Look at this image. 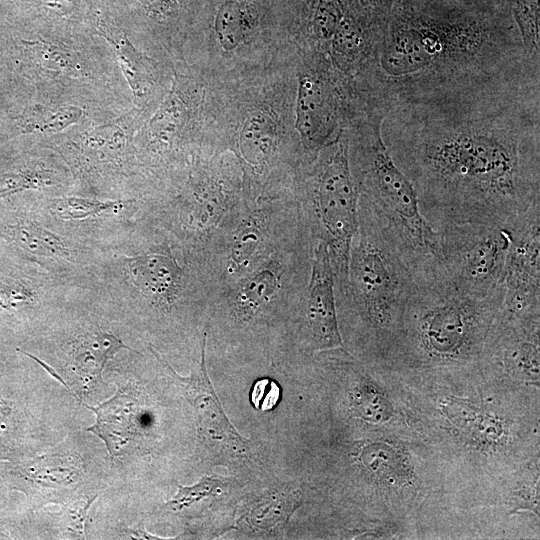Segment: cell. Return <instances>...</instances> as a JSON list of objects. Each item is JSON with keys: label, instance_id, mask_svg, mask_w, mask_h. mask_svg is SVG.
Wrapping results in <instances>:
<instances>
[{"label": "cell", "instance_id": "6da1fadb", "mask_svg": "<svg viewBox=\"0 0 540 540\" xmlns=\"http://www.w3.org/2000/svg\"><path fill=\"white\" fill-rule=\"evenodd\" d=\"M403 158L420 212L435 230L510 225L540 205L538 153L513 138L459 129L423 140Z\"/></svg>", "mask_w": 540, "mask_h": 540}, {"label": "cell", "instance_id": "7a4b0ae2", "mask_svg": "<svg viewBox=\"0 0 540 540\" xmlns=\"http://www.w3.org/2000/svg\"><path fill=\"white\" fill-rule=\"evenodd\" d=\"M436 231L440 264L455 286L480 298L504 293L509 225L460 223Z\"/></svg>", "mask_w": 540, "mask_h": 540}, {"label": "cell", "instance_id": "3957f363", "mask_svg": "<svg viewBox=\"0 0 540 540\" xmlns=\"http://www.w3.org/2000/svg\"><path fill=\"white\" fill-rule=\"evenodd\" d=\"M363 184L369 202L418 259H439V234L420 212L416 191L395 163L379 134L365 154Z\"/></svg>", "mask_w": 540, "mask_h": 540}, {"label": "cell", "instance_id": "277c9868", "mask_svg": "<svg viewBox=\"0 0 540 540\" xmlns=\"http://www.w3.org/2000/svg\"><path fill=\"white\" fill-rule=\"evenodd\" d=\"M358 187L344 144L325 157L315 190V214L319 233L327 243L336 288L347 280L350 245L358 228Z\"/></svg>", "mask_w": 540, "mask_h": 540}, {"label": "cell", "instance_id": "5b68a950", "mask_svg": "<svg viewBox=\"0 0 540 540\" xmlns=\"http://www.w3.org/2000/svg\"><path fill=\"white\" fill-rule=\"evenodd\" d=\"M540 205L511 225L506 261L505 291L501 310L511 316L539 315Z\"/></svg>", "mask_w": 540, "mask_h": 540}, {"label": "cell", "instance_id": "8992f818", "mask_svg": "<svg viewBox=\"0 0 540 540\" xmlns=\"http://www.w3.org/2000/svg\"><path fill=\"white\" fill-rule=\"evenodd\" d=\"M205 340L204 337L199 368L189 378L177 379L185 398L196 412L199 433L212 455L225 460L246 459L250 443L229 422L208 378L204 356Z\"/></svg>", "mask_w": 540, "mask_h": 540}, {"label": "cell", "instance_id": "52a82bcc", "mask_svg": "<svg viewBox=\"0 0 540 540\" xmlns=\"http://www.w3.org/2000/svg\"><path fill=\"white\" fill-rule=\"evenodd\" d=\"M307 318L310 330L319 348L333 349L342 346L338 329L334 274L328 245L319 240L313 257Z\"/></svg>", "mask_w": 540, "mask_h": 540}, {"label": "cell", "instance_id": "ba28073f", "mask_svg": "<svg viewBox=\"0 0 540 540\" xmlns=\"http://www.w3.org/2000/svg\"><path fill=\"white\" fill-rule=\"evenodd\" d=\"M441 49L433 32L403 28L393 32L382 53V66L393 76L410 74L429 65Z\"/></svg>", "mask_w": 540, "mask_h": 540}, {"label": "cell", "instance_id": "9c48e42d", "mask_svg": "<svg viewBox=\"0 0 540 540\" xmlns=\"http://www.w3.org/2000/svg\"><path fill=\"white\" fill-rule=\"evenodd\" d=\"M334 110L322 84L303 77L298 92L296 128L310 144H321L334 128Z\"/></svg>", "mask_w": 540, "mask_h": 540}, {"label": "cell", "instance_id": "30bf717a", "mask_svg": "<svg viewBox=\"0 0 540 540\" xmlns=\"http://www.w3.org/2000/svg\"><path fill=\"white\" fill-rule=\"evenodd\" d=\"M99 33L110 43L119 66L130 86L135 100L140 101L154 84V74L148 58L138 51L120 30L99 18Z\"/></svg>", "mask_w": 540, "mask_h": 540}, {"label": "cell", "instance_id": "8fae6325", "mask_svg": "<svg viewBox=\"0 0 540 540\" xmlns=\"http://www.w3.org/2000/svg\"><path fill=\"white\" fill-rule=\"evenodd\" d=\"M132 281L145 294L156 299H167L174 294L180 269L170 258L147 254L128 259Z\"/></svg>", "mask_w": 540, "mask_h": 540}, {"label": "cell", "instance_id": "7c38bea8", "mask_svg": "<svg viewBox=\"0 0 540 540\" xmlns=\"http://www.w3.org/2000/svg\"><path fill=\"white\" fill-rule=\"evenodd\" d=\"M85 406L97 416L96 423L87 430L104 440L113 457L128 438L133 416L132 399L119 390L113 398L98 407Z\"/></svg>", "mask_w": 540, "mask_h": 540}, {"label": "cell", "instance_id": "4fadbf2b", "mask_svg": "<svg viewBox=\"0 0 540 540\" xmlns=\"http://www.w3.org/2000/svg\"><path fill=\"white\" fill-rule=\"evenodd\" d=\"M258 8L249 0H222L214 15V31L222 48L235 49L257 24Z\"/></svg>", "mask_w": 540, "mask_h": 540}, {"label": "cell", "instance_id": "5bb4252c", "mask_svg": "<svg viewBox=\"0 0 540 540\" xmlns=\"http://www.w3.org/2000/svg\"><path fill=\"white\" fill-rule=\"evenodd\" d=\"M84 111L77 106H47L35 104L11 120L12 134L56 133L80 122Z\"/></svg>", "mask_w": 540, "mask_h": 540}, {"label": "cell", "instance_id": "9a60e30c", "mask_svg": "<svg viewBox=\"0 0 540 540\" xmlns=\"http://www.w3.org/2000/svg\"><path fill=\"white\" fill-rule=\"evenodd\" d=\"M122 348L130 349L123 341L109 333H92L80 338L72 350L74 371L84 379H101L109 359Z\"/></svg>", "mask_w": 540, "mask_h": 540}, {"label": "cell", "instance_id": "2e32d148", "mask_svg": "<svg viewBox=\"0 0 540 540\" xmlns=\"http://www.w3.org/2000/svg\"><path fill=\"white\" fill-rule=\"evenodd\" d=\"M0 236L29 254L46 257H69L70 251L63 240L31 222L0 224Z\"/></svg>", "mask_w": 540, "mask_h": 540}, {"label": "cell", "instance_id": "e0dca14e", "mask_svg": "<svg viewBox=\"0 0 540 540\" xmlns=\"http://www.w3.org/2000/svg\"><path fill=\"white\" fill-rule=\"evenodd\" d=\"M275 136L273 121L262 112L253 113L245 122L240 143L244 156L258 161L270 153Z\"/></svg>", "mask_w": 540, "mask_h": 540}, {"label": "cell", "instance_id": "ac0fdd59", "mask_svg": "<svg viewBox=\"0 0 540 540\" xmlns=\"http://www.w3.org/2000/svg\"><path fill=\"white\" fill-rule=\"evenodd\" d=\"M23 43L30 58L46 71L74 76L83 71L77 57L60 46L40 41H24Z\"/></svg>", "mask_w": 540, "mask_h": 540}, {"label": "cell", "instance_id": "d6986e66", "mask_svg": "<svg viewBox=\"0 0 540 540\" xmlns=\"http://www.w3.org/2000/svg\"><path fill=\"white\" fill-rule=\"evenodd\" d=\"M126 141V124L117 120L87 131L81 137L80 144L86 152L109 159L123 152Z\"/></svg>", "mask_w": 540, "mask_h": 540}, {"label": "cell", "instance_id": "ffe728a7", "mask_svg": "<svg viewBox=\"0 0 540 540\" xmlns=\"http://www.w3.org/2000/svg\"><path fill=\"white\" fill-rule=\"evenodd\" d=\"M277 277L270 270L256 272L246 279L237 295V307L241 315H254L267 304L277 290Z\"/></svg>", "mask_w": 540, "mask_h": 540}, {"label": "cell", "instance_id": "44dd1931", "mask_svg": "<svg viewBox=\"0 0 540 540\" xmlns=\"http://www.w3.org/2000/svg\"><path fill=\"white\" fill-rule=\"evenodd\" d=\"M123 201H99L81 197H65L54 201V210L65 220H80L123 207Z\"/></svg>", "mask_w": 540, "mask_h": 540}, {"label": "cell", "instance_id": "7402d4cb", "mask_svg": "<svg viewBox=\"0 0 540 540\" xmlns=\"http://www.w3.org/2000/svg\"><path fill=\"white\" fill-rule=\"evenodd\" d=\"M185 110L174 93H171L149 122L150 131L161 141L171 139L182 127Z\"/></svg>", "mask_w": 540, "mask_h": 540}, {"label": "cell", "instance_id": "603a6c76", "mask_svg": "<svg viewBox=\"0 0 540 540\" xmlns=\"http://www.w3.org/2000/svg\"><path fill=\"white\" fill-rule=\"evenodd\" d=\"M261 246L262 231L255 224L246 225L240 230L230 252L231 267L234 271L242 272L251 265Z\"/></svg>", "mask_w": 540, "mask_h": 540}, {"label": "cell", "instance_id": "cb8c5ba5", "mask_svg": "<svg viewBox=\"0 0 540 540\" xmlns=\"http://www.w3.org/2000/svg\"><path fill=\"white\" fill-rule=\"evenodd\" d=\"M223 485L222 479L216 477H204L193 486L186 487L179 485L178 492L167 504L174 510H180L204 497L215 495Z\"/></svg>", "mask_w": 540, "mask_h": 540}, {"label": "cell", "instance_id": "d4e9b609", "mask_svg": "<svg viewBox=\"0 0 540 540\" xmlns=\"http://www.w3.org/2000/svg\"><path fill=\"white\" fill-rule=\"evenodd\" d=\"M286 497L273 495L261 502L256 508L252 509L250 519L256 526H271L286 517L291 510L292 503L286 504Z\"/></svg>", "mask_w": 540, "mask_h": 540}, {"label": "cell", "instance_id": "484cf974", "mask_svg": "<svg viewBox=\"0 0 540 540\" xmlns=\"http://www.w3.org/2000/svg\"><path fill=\"white\" fill-rule=\"evenodd\" d=\"M43 184V177L37 171L22 170L0 175V199L15 193L37 189Z\"/></svg>", "mask_w": 540, "mask_h": 540}, {"label": "cell", "instance_id": "4316f807", "mask_svg": "<svg viewBox=\"0 0 540 540\" xmlns=\"http://www.w3.org/2000/svg\"><path fill=\"white\" fill-rule=\"evenodd\" d=\"M34 299L35 292L21 282L0 283V310L21 307Z\"/></svg>", "mask_w": 540, "mask_h": 540}, {"label": "cell", "instance_id": "83f0119b", "mask_svg": "<svg viewBox=\"0 0 540 540\" xmlns=\"http://www.w3.org/2000/svg\"><path fill=\"white\" fill-rule=\"evenodd\" d=\"M147 15L158 22L176 18L184 7L185 0H137Z\"/></svg>", "mask_w": 540, "mask_h": 540}, {"label": "cell", "instance_id": "f1b7e54d", "mask_svg": "<svg viewBox=\"0 0 540 540\" xmlns=\"http://www.w3.org/2000/svg\"><path fill=\"white\" fill-rule=\"evenodd\" d=\"M341 20L342 16L338 7L330 1L320 2L313 14L315 29L324 35L335 32Z\"/></svg>", "mask_w": 540, "mask_h": 540}, {"label": "cell", "instance_id": "f546056e", "mask_svg": "<svg viewBox=\"0 0 540 540\" xmlns=\"http://www.w3.org/2000/svg\"><path fill=\"white\" fill-rule=\"evenodd\" d=\"M40 3L46 11L58 16H67L76 7V0H40Z\"/></svg>", "mask_w": 540, "mask_h": 540}, {"label": "cell", "instance_id": "4dcf8cb0", "mask_svg": "<svg viewBox=\"0 0 540 540\" xmlns=\"http://www.w3.org/2000/svg\"><path fill=\"white\" fill-rule=\"evenodd\" d=\"M519 4L522 5V7L525 10H528V16L533 24L536 26H539L538 22V0H518Z\"/></svg>", "mask_w": 540, "mask_h": 540}]
</instances>
